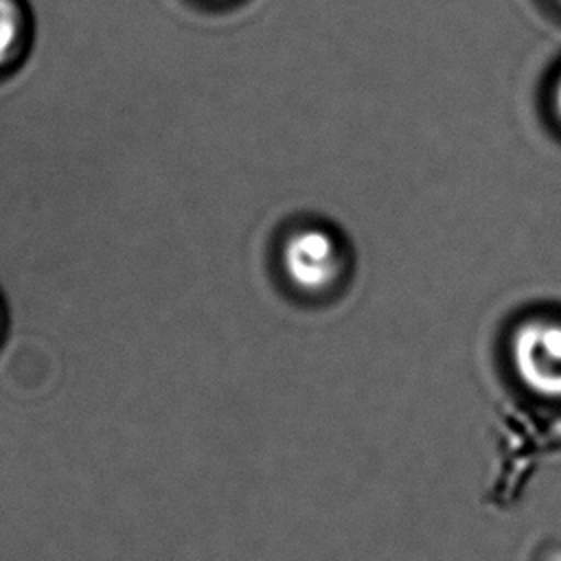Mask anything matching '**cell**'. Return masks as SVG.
<instances>
[{
    "label": "cell",
    "mask_w": 561,
    "mask_h": 561,
    "mask_svg": "<svg viewBox=\"0 0 561 561\" xmlns=\"http://www.w3.org/2000/svg\"><path fill=\"white\" fill-rule=\"evenodd\" d=\"M511 359L517 377L535 394L561 399V322L528 320L511 342Z\"/></svg>",
    "instance_id": "obj_1"
},
{
    "label": "cell",
    "mask_w": 561,
    "mask_h": 561,
    "mask_svg": "<svg viewBox=\"0 0 561 561\" xmlns=\"http://www.w3.org/2000/svg\"><path fill=\"white\" fill-rule=\"evenodd\" d=\"M0 331H2V305H0Z\"/></svg>",
    "instance_id": "obj_5"
},
{
    "label": "cell",
    "mask_w": 561,
    "mask_h": 561,
    "mask_svg": "<svg viewBox=\"0 0 561 561\" xmlns=\"http://www.w3.org/2000/svg\"><path fill=\"white\" fill-rule=\"evenodd\" d=\"M552 107H554L557 116L561 118V77L557 79V83H554V90H552Z\"/></svg>",
    "instance_id": "obj_4"
},
{
    "label": "cell",
    "mask_w": 561,
    "mask_h": 561,
    "mask_svg": "<svg viewBox=\"0 0 561 561\" xmlns=\"http://www.w3.org/2000/svg\"><path fill=\"white\" fill-rule=\"evenodd\" d=\"M26 9L20 0H0V70L20 59Z\"/></svg>",
    "instance_id": "obj_3"
},
{
    "label": "cell",
    "mask_w": 561,
    "mask_h": 561,
    "mask_svg": "<svg viewBox=\"0 0 561 561\" xmlns=\"http://www.w3.org/2000/svg\"><path fill=\"white\" fill-rule=\"evenodd\" d=\"M557 2H559V4H561V0H557Z\"/></svg>",
    "instance_id": "obj_6"
},
{
    "label": "cell",
    "mask_w": 561,
    "mask_h": 561,
    "mask_svg": "<svg viewBox=\"0 0 561 561\" xmlns=\"http://www.w3.org/2000/svg\"><path fill=\"white\" fill-rule=\"evenodd\" d=\"M283 267L298 289L316 294L337 283L344 256L333 234L322 228H305L287 239Z\"/></svg>",
    "instance_id": "obj_2"
}]
</instances>
